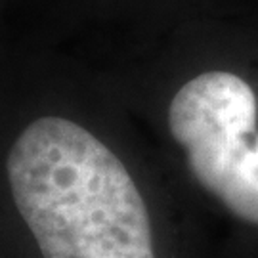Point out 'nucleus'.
Listing matches in <instances>:
<instances>
[{"label":"nucleus","mask_w":258,"mask_h":258,"mask_svg":"<svg viewBox=\"0 0 258 258\" xmlns=\"http://www.w3.org/2000/svg\"><path fill=\"white\" fill-rule=\"evenodd\" d=\"M12 197L42 258H155L146 201L120 159L63 117H40L6 161Z\"/></svg>","instance_id":"1"},{"label":"nucleus","mask_w":258,"mask_h":258,"mask_svg":"<svg viewBox=\"0 0 258 258\" xmlns=\"http://www.w3.org/2000/svg\"><path fill=\"white\" fill-rule=\"evenodd\" d=\"M168 126L197 182L228 211L258 226L256 96L237 75L209 71L185 83Z\"/></svg>","instance_id":"2"}]
</instances>
